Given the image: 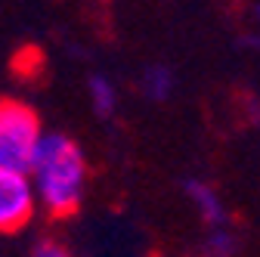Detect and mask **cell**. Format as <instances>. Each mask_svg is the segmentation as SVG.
Returning <instances> with one entry per match:
<instances>
[{
    "label": "cell",
    "instance_id": "cell-1",
    "mask_svg": "<svg viewBox=\"0 0 260 257\" xmlns=\"http://www.w3.org/2000/svg\"><path fill=\"white\" fill-rule=\"evenodd\" d=\"M31 180H35L41 211L53 220L72 217L87 192V158L84 149L69 137V134H44V143L35 155V162L28 168Z\"/></svg>",
    "mask_w": 260,
    "mask_h": 257
},
{
    "label": "cell",
    "instance_id": "cell-2",
    "mask_svg": "<svg viewBox=\"0 0 260 257\" xmlns=\"http://www.w3.org/2000/svg\"><path fill=\"white\" fill-rule=\"evenodd\" d=\"M44 124L38 112L22 100L0 103V168L7 171H28L44 143Z\"/></svg>",
    "mask_w": 260,
    "mask_h": 257
},
{
    "label": "cell",
    "instance_id": "cell-3",
    "mask_svg": "<svg viewBox=\"0 0 260 257\" xmlns=\"http://www.w3.org/2000/svg\"><path fill=\"white\" fill-rule=\"evenodd\" d=\"M38 211H41V199L31 174L0 168V230H4V236L22 233Z\"/></svg>",
    "mask_w": 260,
    "mask_h": 257
},
{
    "label": "cell",
    "instance_id": "cell-4",
    "mask_svg": "<svg viewBox=\"0 0 260 257\" xmlns=\"http://www.w3.org/2000/svg\"><path fill=\"white\" fill-rule=\"evenodd\" d=\"M186 192H189L192 205L202 211V217H205L208 227H214V230L217 227H226V208H223V202L217 196V189H211L208 183L192 180V183H186Z\"/></svg>",
    "mask_w": 260,
    "mask_h": 257
},
{
    "label": "cell",
    "instance_id": "cell-5",
    "mask_svg": "<svg viewBox=\"0 0 260 257\" xmlns=\"http://www.w3.org/2000/svg\"><path fill=\"white\" fill-rule=\"evenodd\" d=\"M87 93H90L93 112L100 115V118H109V115L115 112V106H118V90H115V84H112L106 75H93V78L87 81Z\"/></svg>",
    "mask_w": 260,
    "mask_h": 257
},
{
    "label": "cell",
    "instance_id": "cell-6",
    "mask_svg": "<svg viewBox=\"0 0 260 257\" xmlns=\"http://www.w3.org/2000/svg\"><path fill=\"white\" fill-rule=\"evenodd\" d=\"M174 72L168 66H149L146 75H143V93L155 103H165L168 96L174 93Z\"/></svg>",
    "mask_w": 260,
    "mask_h": 257
},
{
    "label": "cell",
    "instance_id": "cell-7",
    "mask_svg": "<svg viewBox=\"0 0 260 257\" xmlns=\"http://www.w3.org/2000/svg\"><path fill=\"white\" fill-rule=\"evenodd\" d=\"M28 257H75V254L65 248L62 242H56V239H41L35 248H31Z\"/></svg>",
    "mask_w": 260,
    "mask_h": 257
},
{
    "label": "cell",
    "instance_id": "cell-8",
    "mask_svg": "<svg viewBox=\"0 0 260 257\" xmlns=\"http://www.w3.org/2000/svg\"><path fill=\"white\" fill-rule=\"evenodd\" d=\"M254 19L260 22V0H257V4H254Z\"/></svg>",
    "mask_w": 260,
    "mask_h": 257
}]
</instances>
